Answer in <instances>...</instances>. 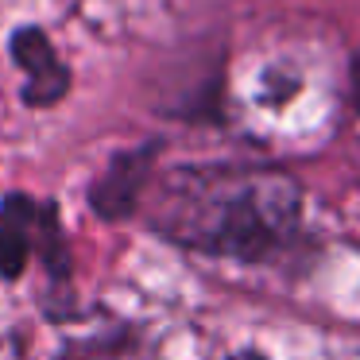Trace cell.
<instances>
[{
  "label": "cell",
  "instance_id": "cell-1",
  "mask_svg": "<svg viewBox=\"0 0 360 360\" xmlns=\"http://www.w3.org/2000/svg\"><path fill=\"white\" fill-rule=\"evenodd\" d=\"M302 190L271 167H182L151 205V229L182 248L229 259H264L295 236Z\"/></svg>",
  "mask_w": 360,
  "mask_h": 360
},
{
  "label": "cell",
  "instance_id": "cell-2",
  "mask_svg": "<svg viewBox=\"0 0 360 360\" xmlns=\"http://www.w3.org/2000/svg\"><path fill=\"white\" fill-rule=\"evenodd\" d=\"M12 63L24 70V105H32V109H51L70 89V70L51 47L43 27L12 32Z\"/></svg>",
  "mask_w": 360,
  "mask_h": 360
},
{
  "label": "cell",
  "instance_id": "cell-3",
  "mask_svg": "<svg viewBox=\"0 0 360 360\" xmlns=\"http://www.w3.org/2000/svg\"><path fill=\"white\" fill-rule=\"evenodd\" d=\"M151 159H155V148H136V151L117 155L109 163V171L94 182L89 205H94L105 221H120V217H128V213H136L140 194H143V186H148V174H151Z\"/></svg>",
  "mask_w": 360,
  "mask_h": 360
},
{
  "label": "cell",
  "instance_id": "cell-4",
  "mask_svg": "<svg viewBox=\"0 0 360 360\" xmlns=\"http://www.w3.org/2000/svg\"><path fill=\"white\" fill-rule=\"evenodd\" d=\"M43 213L47 205L32 202L27 194H8L0 202V275L16 279L27 267L35 244H39Z\"/></svg>",
  "mask_w": 360,
  "mask_h": 360
},
{
  "label": "cell",
  "instance_id": "cell-5",
  "mask_svg": "<svg viewBox=\"0 0 360 360\" xmlns=\"http://www.w3.org/2000/svg\"><path fill=\"white\" fill-rule=\"evenodd\" d=\"M352 101H356V109H360V51H356V58H352Z\"/></svg>",
  "mask_w": 360,
  "mask_h": 360
},
{
  "label": "cell",
  "instance_id": "cell-6",
  "mask_svg": "<svg viewBox=\"0 0 360 360\" xmlns=\"http://www.w3.org/2000/svg\"><path fill=\"white\" fill-rule=\"evenodd\" d=\"M233 360H264L259 352H240V356H233Z\"/></svg>",
  "mask_w": 360,
  "mask_h": 360
}]
</instances>
